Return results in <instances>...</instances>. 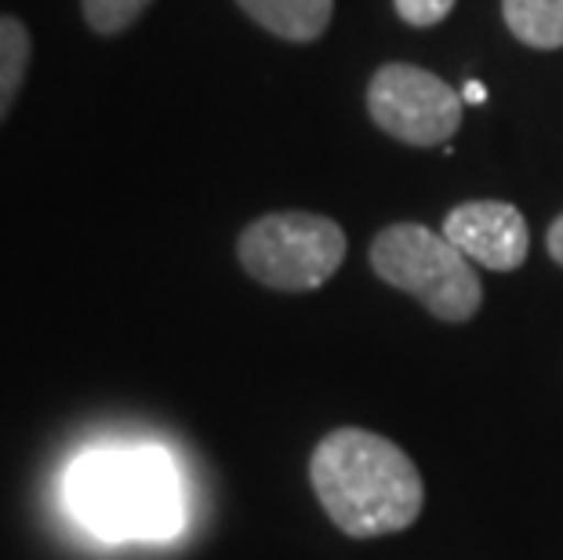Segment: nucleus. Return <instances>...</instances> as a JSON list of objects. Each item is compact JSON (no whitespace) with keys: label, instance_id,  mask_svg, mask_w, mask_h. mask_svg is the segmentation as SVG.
<instances>
[{"label":"nucleus","instance_id":"obj_1","mask_svg":"<svg viewBox=\"0 0 563 560\" xmlns=\"http://www.w3.org/2000/svg\"><path fill=\"white\" fill-rule=\"evenodd\" d=\"M317 503L350 539L407 531L426 506L422 473L411 455L361 426H342L320 440L309 459Z\"/></svg>","mask_w":563,"mask_h":560},{"label":"nucleus","instance_id":"obj_2","mask_svg":"<svg viewBox=\"0 0 563 560\" xmlns=\"http://www.w3.org/2000/svg\"><path fill=\"white\" fill-rule=\"evenodd\" d=\"M69 506L106 539H157L178 528V481L161 451H91L69 470Z\"/></svg>","mask_w":563,"mask_h":560},{"label":"nucleus","instance_id":"obj_3","mask_svg":"<svg viewBox=\"0 0 563 560\" xmlns=\"http://www.w3.org/2000/svg\"><path fill=\"white\" fill-rule=\"evenodd\" d=\"M371 270L393 288L415 295L429 314L448 325H465L484 306L476 266L429 226L397 222L382 230L371 244Z\"/></svg>","mask_w":563,"mask_h":560},{"label":"nucleus","instance_id":"obj_4","mask_svg":"<svg viewBox=\"0 0 563 560\" xmlns=\"http://www.w3.org/2000/svg\"><path fill=\"white\" fill-rule=\"evenodd\" d=\"M236 255L251 277L273 292H313L342 270L345 233L313 211H273L241 233Z\"/></svg>","mask_w":563,"mask_h":560},{"label":"nucleus","instance_id":"obj_5","mask_svg":"<svg viewBox=\"0 0 563 560\" xmlns=\"http://www.w3.org/2000/svg\"><path fill=\"white\" fill-rule=\"evenodd\" d=\"M462 91L422 66L389 63L367 85V113L407 146H443L462 128Z\"/></svg>","mask_w":563,"mask_h":560},{"label":"nucleus","instance_id":"obj_6","mask_svg":"<svg viewBox=\"0 0 563 560\" xmlns=\"http://www.w3.org/2000/svg\"><path fill=\"white\" fill-rule=\"evenodd\" d=\"M443 237L473 262V266L512 273L527 262L531 237H527V219L517 205L506 200H465L451 208L443 219Z\"/></svg>","mask_w":563,"mask_h":560},{"label":"nucleus","instance_id":"obj_7","mask_svg":"<svg viewBox=\"0 0 563 560\" xmlns=\"http://www.w3.org/2000/svg\"><path fill=\"white\" fill-rule=\"evenodd\" d=\"M262 30L284 41H317L334 15V0H236Z\"/></svg>","mask_w":563,"mask_h":560},{"label":"nucleus","instance_id":"obj_8","mask_svg":"<svg viewBox=\"0 0 563 560\" xmlns=\"http://www.w3.org/2000/svg\"><path fill=\"white\" fill-rule=\"evenodd\" d=\"M512 37L553 52L563 47V0H501Z\"/></svg>","mask_w":563,"mask_h":560},{"label":"nucleus","instance_id":"obj_9","mask_svg":"<svg viewBox=\"0 0 563 560\" xmlns=\"http://www.w3.org/2000/svg\"><path fill=\"white\" fill-rule=\"evenodd\" d=\"M30 52H33L30 30L19 19L0 15V121H4L8 110L19 99V88L30 69Z\"/></svg>","mask_w":563,"mask_h":560},{"label":"nucleus","instance_id":"obj_10","mask_svg":"<svg viewBox=\"0 0 563 560\" xmlns=\"http://www.w3.org/2000/svg\"><path fill=\"white\" fill-rule=\"evenodd\" d=\"M153 4V0H80L84 19L95 33L102 37H113V33H124L128 26H135V19Z\"/></svg>","mask_w":563,"mask_h":560},{"label":"nucleus","instance_id":"obj_11","mask_svg":"<svg viewBox=\"0 0 563 560\" xmlns=\"http://www.w3.org/2000/svg\"><path fill=\"white\" fill-rule=\"evenodd\" d=\"M393 4H397V15L407 22V26L426 30L451 15L454 0H393Z\"/></svg>","mask_w":563,"mask_h":560},{"label":"nucleus","instance_id":"obj_12","mask_svg":"<svg viewBox=\"0 0 563 560\" xmlns=\"http://www.w3.org/2000/svg\"><path fill=\"white\" fill-rule=\"evenodd\" d=\"M545 248H549V255H553V262H560V266H563V216H560L553 226H549Z\"/></svg>","mask_w":563,"mask_h":560},{"label":"nucleus","instance_id":"obj_13","mask_svg":"<svg viewBox=\"0 0 563 560\" xmlns=\"http://www.w3.org/2000/svg\"><path fill=\"white\" fill-rule=\"evenodd\" d=\"M484 99H487V88L481 80H470V85L462 88V102H484Z\"/></svg>","mask_w":563,"mask_h":560}]
</instances>
